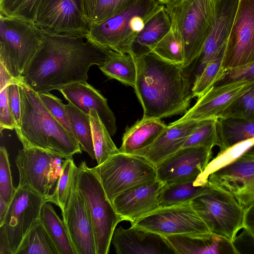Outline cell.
<instances>
[{"instance_id":"cell-40","label":"cell","mask_w":254,"mask_h":254,"mask_svg":"<svg viewBox=\"0 0 254 254\" xmlns=\"http://www.w3.org/2000/svg\"><path fill=\"white\" fill-rule=\"evenodd\" d=\"M219 117H237L254 121V80L247 91L230 105Z\"/></svg>"},{"instance_id":"cell-25","label":"cell","mask_w":254,"mask_h":254,"mask_svg":"<svg viewBox=\"0 0 254 254\" xmlns=\"http://www.w3.org/2000/svg\"><path fill=\"white\" fill-rule=\"evenodd\" d=\"M171 28V19L164 6L146 22L136 36L128 54L134 58H138L152 52L155 45Z\"/></svg>"},{"instance_id":"cell-14","label":"cell","mask_w":254,"mask_h":254,"mask_svg":"<svg viewBox=\"0 0 254 254\" xmlns=\"http://www.w3.org/2000/svg\"><path fill=\"white\" fill-rule=\"evenodd\" d=\"M254 62V0H240L223 60L228 70Z\"/></svg>"},{"instance_id":"cell-23","label":"cell","mask_w":254,"mask_h":254,"mask_svg":"<svg viewBox=\"0 0 254 254\" xmlns=\"http://www.w3.org/2000/svg\"><path fill=\"white\" fill-rule=\"evenodd\" d=\"M200 121H185L170 123L149 146L132 154L143 157L155 167L182 148Z\"/></svg>"},{"instance_id":"cell-11","label":"cell","mask_w":254,"mask_h":254,"mask_svg":"<svg viewBox=\"0 0 254 254\" xmlns=\"http://www.w3.org/2000/svg\"><path fill=\"white\" fill-rule=\"evenodd\" d=\"M34 23L49 34L86 37L90 26L82 0H42Z\"/></svg>"},{"instance_id":"cell-24","label":"cell","mask_w":254,"mask_h":254,"mask_svg":"<svg viewBox=\"0 0 254 254\" xmlns=\"http://www.w3.org/2000/svg\"><path fill=\"white\" fill-rule=\"evenodd\" d=\"M165 238L176 254H237L233 243L213 234L176 235Z\"/></svg>"},{"instance_id":"cell-37","label":"cell","mask_w":254,"mask_h":254,"mask_svg":"<svg viewBox=\"0 0 254 254\" xmlns=\"http://www.w3.org/2000/svg\"><path fill=\"white\" fill-rule=\"evenodd\" d=\"M152 52L169 62L183 65L185 51L183 41L171 28L155 45Z\"/></svg>"},{"instance_id":"cell-17","label":"cell","mask_w":254,"mask_h":254,"mask_svg":"<svg viewBox=\"0 0 254 254\" xmlns=\"http://www.w3.org/2000/svg\"><path fill=\"white\" fill-rule=\"evenodd\" d=\"M239 1L213 0L212 26L200 54L192 63L196 64L194 79L208 63L224 55Z\"/></svg>"},{"instance_id":"cell-18","label":"cell","mask_w":254,"mask_h":254,"mask_svg":"<svg viewBox=\"0 0 254 254\" xmlns=\"http://www.w3.org/2000/svg\"><path fill=\"white\" fill-rule=\"evenodd\" d=\"M252 81L239 80L214 85L198 98L182 117L175 122L217 118L247 91Z\"/></svg>"},{"instance_id":"cell-39","label":"cell","mask_w":254,"mask_h":254,"mask_svg":"<svg viewBox=\"0 0 254 254\" xmlns=\"http://www.w3.org/2000/svg\"><path fill=\"white\" fill-rule=\"evenodd\" d=\"M216 119L210 118L201 120L182 148L200 146L213 148L217 146Z\"/></svg>"},{"instance_id":"cell-50","label":"cell","mask_w":254,"mask_h":254,"mask_svg":"<svg viewBox=\"0 0 254 254\" xmlns=\"http://www.w3.org/2000/svg\"><path fill=\"white\" fill-rule=\"evenodd\" d=\"M96 2V0H82L84 13L90 24L93 17Z\"/></svg>"},{"instance_id":"cell-28","label":"cell","mask_w":254,"mask_h":254,"mask_svg":"<svg viewBox=\"0 0 254 254\" xmlns=\"http://www.w3.org/2000/svg\"><path fill=\"white\" fill-rule=\"evenodd\" d=\"M40 220L44 226L59 254H75L67 231L51 202H45L41 208Z\"/></svg>"},{"instance_id":"cell-27","label":"cell","mask_w":254,"mask_h":254,"mask_svg":"<svg viewBox=\"0 0 254 254\" xmlns=\"http://www.w3.org/2000/svg\"><path fill=\"white\" fill-rule=\"evenodd\" d=\"M217 146L219 151L239 142L254 138V121L237 117L216 119Z\"/></svg>"},{"instance_id":"cell-26","label":"cell","mask_w":254,"mask_h":254,"mask_svg":"<svg viewBox=\"0 0 254 254\" xmlns=\"http://www.w3.org/2000/svg\"><path fill=\"white\" fill-rule=\"evenodd\" d=\"M167 126L161 119L142 117L124 133L120 152L132 154L149 146Z\"/></svg>"},{"instance_id":"cell-48","label":"cell","mask_w":254,"mask_h":254,"mask_svg":"<svg viewBox=\"0 0 254 254\" xmlns=\"http://www.w3.org/2000/svg\"><path fill=\"white\" fill-rule=\"evenodd\" d=\"M0 254H12L3 225L0 226Z\"/></svg>"},{"instance_id":"cell-6","label":"cell","mask_w":254,"mask_h":254,"mask_svg":"<svg viewBox=\"0 0 254 254\" xmlns=\"http://www.w3.org/2000/svg\"><path fill=\"white\" fill-rule=\"evenodd\" d=\"M76 185L82 196L92 222L96 254H108L113 233L124 221L108 199L101 182L85 161L78 167Z\"/></svg>"},{"instance_id":"cell-43","label":"cell","mask_w":254,"mask_h":254,"mask_svg":"<svg viewBox=\"0 0 254 254\" xmlns=\"http://www.w3.org/2000/svg\"><path fill=\"white\" fill-rule=\"evenodd\" d=\"M38 94L42 102L51 114L74 136L65 111V105L62 103V101L50 92L38 93Z\"/></svg>"},{"instance_id":"cell-41","label":"cell","mask_w":254,"mask_h":254,"mask_svg":"<svg viewBox=\"0 0 254 254\" xmlns=\"http://www.w3.org/2000/svg\"><path fill=\"white\" fill-rule=\"evenodd\" d=\"M137 0H96L90 25L100 23L126 9Z\"/></svg>"},{"instance_id":"cell-52","label":"cell","mask_w":254,"mask_h":254,"mask_svg":"<svg viewBox=\"0 0 254 254\" xmlns=\"http://www.w3.org/2000/svg\"><path fill=\"white\" fill-rule=\"evenodd\" d=\"M159 4L167 5L174 4L180 0H155Z\"/></svg>"},{"instance_id":"cell-44","label":"cell","mask_w":254,"mask_h":254,"mask_svg":"<svg viewBox=\"0 0 254 254\" xmlns=\"http://www.w3.org/2000/svg\"><path fill=\"white\" fill-rule=\"evenodd\" d=\"M6 94L9 107L16 124L19 127L21 118V99L19 80H14L6 87Z\"/></svg>"},{"instance_id":"cell-5","label":"cell","mask_w":254,"mask_h":254,"mask_svg":"<svg viewBox=\"0 0 254 254\" xmlns=\"http://www.w3.org/2000/svg\"><path fill=\"white\" fill-rule=\"evenodd\" d=\"M171 28L182 39L185 62L188 67L198 57L211 31L214 18L213 0H180L165 6Z\"/></svg>"},{"instance_id":"cell-35","label":"cell","mask_w":254,"mask_h":254,"mask_svg":"<svg viewBox=\"0 0 254 254\" xmlns=\"http://www.w3.org/2000/svg\"><path fill=\"white\" fill-rule=\"evenodd\" d=\"M254 145V138L239 142L222 151H219L215 157L209 161L202 173L197 177L194 185H206L208 178L211 173L236 161Z\"/></svg>"},{"instance_id":"cell-13","label":"cell","mask_w":254,"mask_h":254,"mask_svg":"<svg viewBox=\"0 0 254 254\" xmlns=\"http://www.w3.org/2000/svg\"><path fill=\"white\" fill-rule=\"evenodd\" d=\"M45 202L44 197L26 187L16 188L2 225L12 254H15L25 236L39 220Z\"/></svg>"},{"instance_id":"cell-38","label":"cell","mask_w":254,"mask_h":254,"mask_svg":"<svg viewBox=\"0 0 254 254\" xmlns=\"http://www.w3.org/2000/svg\"><path fill=\"white\" fill-rule=\"evenodd\" d=\"M42 0H0V14L34 23Z\"/></svg>"},{"instance_id":"cell-30","label":"cell","mask_w":254,"mask_h":254,"mask_svg":"<svg viewBox=\"0 0 254 254\" xmlns=\"http://www.w3.org/2000/svg\"><path fill=\"white\" fill-rule=\"evenodd\" d=\"M78 170L72 157L65 158L55 190L48 200L59 206L62 212L66 208L76 187Z\"/></svg>"},{"instance_id":"cell-47","label":"cell","mask_w":254,"mask_h":254,"mask_svg":"<svg viewBox=\"0 0 254 254\" xmlns=\"http://www.w3.org/2000/svg\"><path fill=\"white\" fill-rule=\"evenodd\" d=\"M243 229L254 238V203L244 211Z\"/></svg>"},{"instance_id":"cell-15","label":"cell","mask_w":254,"mask_h":254,"mask_svg":"<svg viewBox=\"0 0 254 254\" xmlns=\"http://www.w3.org/2000/svg\"><path fill=\"white\" fill-rule=\"evenodd\" d=\"M207 183L232 194L244 210L254 203V145L231 164L211 173Z\"/></svg>"},{"instance_id":"cell-8","label":"cell","mask_w":254,"mask_h":254,"mask_svg":"<svg viewBox=\"0 0 254 254\" xmlns=\"http://www.w3.org/2000/svg\"><path fill=\"white\" fill-rule=\"evenodd\" d=\"M191 202L212 234L232 243L243 229L245 210L230 193L207 183Z\"/></svg>"},{"instance_id":"cell-45","label":"cell","mask_w":254,"mask_h":254,"mask_svg":"<svg viewBox=\"0 0 254 254\" xmlns=\"http://www.w3.org/2000/svg\"><path fill=\"white\" fill-rule=\"evenodd\" d=\"M254 80V62L242 66L226 70L223 79L216 85L239 80L250 81Z\"/></svg>"},{"instance_id":"cell-46","label":"cell","mask_w":254,"mask_h":254,"mask_svg":"<svg viewBox=\"0 0 254 254\" xmlns=\"http://www.w3.org/2000/svg\"><path fill=\"white\" fill-rule=\"evenodd\" d=\"M7 87V86H6ZM6 87L0 90V130L4 129L13 130L16 128V124L8 105Z\"/></svg>"},{"instance_id":"cell-3","label":"cell","mask_w":254,"mask_h":254,"mask_svg":"<svg viewBox=\"0 0 254 254\" xmlns=\"http://www.w3.org/2000/svg\"><path fill=\"white\" fill-rule=\"evenodd\" d=\"M21 99L19 127L15 129L23 147H34L63 158L81 152L76 138L51 114L38 93L19 80Z\"/></svg>"},{"instance_id":"cell-33","label":"cell","mask_w":254,"mask_h":254,"mask_svg":"<svg viewBox=\"0 0 254 254\" xmlns=\"http://www.w3.org/2000/svg\"><path fill=\"white\" fill-rule=\"evenodd\" d=\"M92 139L97 165L105 162L111 156L120 152L111 135L95 110L89 112Z\"/></svg>"},{"instance_id":"cell-1","label":"cell","mask_w":254,"mask_h":254,"mask_svg":"<svg viewBox=\"0 0 254 254\" xmlns=\"http://www.w3.org/2000/svg\"><path fill=\"white\" fill-rule=\"evenodd\" d=\"M40 45L20 80L37 93H48L87 81L91 66L103 65L118 53L86 37L53 35L41 31Z\"/></svg>"},{"instance_id":"cell-2","label":"cell","mask_w":254,"mask_h":254,"mask_svg":"<svg viewBox=\"0 0 254 254\" xmlns=\"http://www.w3.org/2000/svg\"><path fill=\"white\" fill-rule=\"evenodd\" d=\"M134 59L137 71L134 89L143 117L161 119L186 113L193 98L187 67L153 52Z\"/></svg>"},{"instance_id":"cell-4","label":"cell","mask_w":254,"mask_h":254,"mask_svg":"<svg viewBox=\"0 0 254 254\" xmlns=\"http://www.w3.org/2000/svg\"><path fill=\"white\" fill-rule=\"evenodd\" d=\"M164 6L155 0H137L105 21L90 25L86 37L101 47L128 54L132 42L146 22Z\"/></svg>"},{"instance_id":"cell-49","label":"cell","mask_w":254,"mask_h":254,"mask_svg":"<svg viewBox=\"0 0 254 254\" xmlns=\"http://www.w3.org/2000/svg\"><path fill=\"white\" fill-rule=\"evenodd\" d=\"M14 80L15 79L3 65L0 64V90L6 87Z\"/></svg>"},{"instance_id":"cell-34","label":"cell","mask_w":254,"mask_h":254,"mask_svg":"<svg viewBox=\"0 0 254 254\" xmlns=\"http://www.w3.org/2000/svg\"><path fill=\"white\" fill-rule=\"evenodd\" d=\"M15 254L59 253L39 219L25 236Z\"/></svg>"},{"instance_id":"cell-16","label":"cell","mask_w":254,"mask_h":254,"mask_svg":"<svg viewBox=\"0 0 254 254\" xmlns=\"http://www.w3.org/2000/svg\"><path fill=\"white\" fill-rule=\"evenodd\" d=\"M212 150L200 146L181 148L156 166L157 179L166 185L196 179L210 161Z\"/></svg>"},{"instance_id":"cell-32","label":"cell","mask_w":254,"mask_h":254,"mask_svg":"<svg viewBox=\"0 0 254 254\" xmlns=\"http://www.w3.org/2000/svg\"><path fill=\"white\" fill-rule=\"evenodd\" d=\"M195 179H189L166 185L159 197L160 207L177 205L191 201L201 194L206 185H194Z\"/></svg>"},{"instance_id":"cell-51","label":"cell","mask_w":254,"mask_h":254,"mask_svg":"<svg viewBox=\"0 0 254 254\" xmlns=\"http://www.w3.org/2000/svg\"><path fill=\"white\" fill-rule=\"evenodd\" d=\"M9 204L0 198V226L2 225L4 221Z\"/></svg>"},{"instance_id":"cell-36","label":"cell","mask_w":254,"mask_h":254,"mask_svg":"<svg viewBox=\"0 0 254 254\" xmlns=\"http://www.w3.org/2000/svg\"><path fill=\"white\" fill-rule=\"evenodd\" d=\"M223 57L208 63L195 78L191 88L193 98H199L223 79L226 71L223 67Z\"/></svg>"},{"instance_id":"cell-31","label":"cell","mask_w":254,"mask_h":254,"mask_svg":"<svg viewBox=\"0 0 254 254\" xmlns=\"http://www.w3.org/2000/svg\"><path fill=\"white\" fill-rule=\"evenodd\" d=\"M64 107L74 135L81 148L92 160L96 159L89 115L70 103L65 105Z\"/></svg>"},{"instance_id":"cell-7","label":"cell","mask_w":254,"mask_h":254,"mask_svg":"<svg viewBox=\"0 0 254 254\" xmlns=\"http://www.w3.org/2000/svg\"><path fill=\"white\" fill-rule=\"evenodd\" d=\"M0 64L19 80L41 43L42 32L35 23L0 14Z\"/></svg>"},{"instance_id":"cell-20","label":"cell","mask_w":254,"mask_h":254,"mask_svg":"<svg viewBox=\"0 0 254 254\" xmlns=\"http://www.w3.org/2000/svg\"><path fill=\"white\" fill-rule=\"evenodd\" d=\"M165 186L156 179L120 193L112 203L123 220L129 221L132 225L160 207L159 197Z\"/></svg>"},{"instance_id":"cell-9","label":"cell","mask_w":254,"mask_h":254,"mask_svg":"<svg viewBox=\"0 0 254 254\" xmlns=\"http://www.w3.org/2000/svg\"><path fill=\"white\" fill-rule=\"evenodd\" d=\"M92 169L111 203L120 193L157 179L156 167L133 154L119 152Z\"/></svg>"},{"instance_id":"cell-29","label":"cell","mask_w":254,"mask_h":254,"mask_svg":"<svg viewBox=\"0 0 254 254\" xmlns=\"http://www.w3.org/2000/svg\"><path fill=\"white\" fill-rule=\"evenodd\" d=\"M99 68L110 78L115 79L134 88L136 66L134 58L130 54L117 53L109 58Z\"/></svg>"},{"instance_id":"cell-21","label":"cell","mask_w":254,"mask_h":254,"mask_svg":"<svg viewBox=\"0 0 254 254\" xmlns=\"http://www.w3.org/2000/svg\"><path fill=\"white\" fill-rule=\"evenodd\" d=\"M111 243L118 254H176L165 237L135 226L115 229Z\"/></svg>"},{"instance_id":"cell-22","label":"cell","mask_w":254,"mask_h":254,"mask_svg":"<svg viewBox=\"0 0 254 254\" xmlns=\"http://www.w3.org/2000/svg\"><path fill=\"white\" fill-rule=\"evenodd\" d=\"M59 91L68 103L86 114L89 115L91 110L96 111L110 135H114L117 129L116 117L107 99L99 91L87 81L69 84Z\"/></svg>"},{"instance_id":"cell-42","label":"cell","mask_w":254,"mask_h":254,"mask_svg":"<svg viewBox=\"0 0 254 254\" xmlns=\"http://www.w3.org/2000/svg\"><path fill=\"white\" fill-rule=\"evenodd\" d=\"M16 190L13 185L8 154L2 146L0 148V198L9 204Z\"/></svg>"},{"instance_id":"cell-19","label":"cell","mask_w":254,"mask_h":254,"mask_svg":"<svg viewBox=\"0 0 254 254\" xmlns=\"http://www.w3.org/2000/svg\"><path fill=\"white\" fill-rule=\"evenodd\" d=\"M62 215L75 254H96L92 222L77 185Z\"/></svg>"},{"instance_id":"cell-10","label":"cell","mask_w":254,"mask_h":254,"mask_svg":"<svg viewBox=\"0 0 254 254\" xmlns=\"http://www.w3.org/2000/svg\"><path fill=\"white\" fill-rule=\"evenodd\" d=\"M63 159L37 148L19 149L15 161L19 173L18 186L29 189L48 202L61 175Z\"/></svg>"},{"instance_id":"cell-12","label":"cell","mask_w":254,"mask_h":254,"mask_svg":"<svg viewBox=\"0 0 254 254\" xmlns=\"http://www.w3.org/2000/svg\"><path fill=\"white\" fill-rule=\"evenodd\" d=\"M131 226L142 228L164 237L176 235L212 234L191 201L159 207Z\"/></svg>"}]
</instances>
